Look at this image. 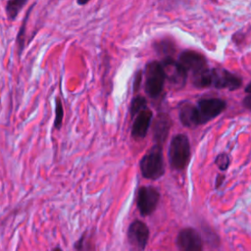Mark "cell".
Masks as SVG:
<instances>
[{
	"label": "cell",
	"instance_id": "1",
	"mask_svg": "<svg viewBox=\"0 0 251 251\" xmlns=\"http://www.w3.org/2000/svg\"><path fill=\"white\" fill-rule=\"evenodd\" d=\"M191 149L188 137L183 133L176 134L170 142L168 151L171 168L176 171L184 170L189 163Z\"/></svg>",
	"mask_w": 251,
	"mask_h": 251
},
{
	"label": "cell",
	"instance_id": "2",
	"mask_svg": "<svg viewBox=\"0 0 251 251\" xmlns=\"http://www.w3.org/2000/svg\"><path fill=\"white\" fill-rule=\"evenodd\" d=\"M140 172L143 177L151 180H156L165 174L164 157L162 145L154 144L141 158Z\"/></svg>",
	"mask_w": 251,
	"mask_h": 251
},
{
	"label": "cell",
	"instance_id": "3",
	"mask_svg": "<svg viewBox=\"0 0 251 251\" xmlns=\"http://www.w3.org/2000/svg\"><path fill=\"white\" fill-rule=\"evenodd\" d=\"M145 83L146 94L153 99L161 95L164 89L167 75L161 61H151L145 66Z\"/></svg>",
	"mask_w": 251,
	"mask_h": 251
},
{
	"label": "cell",
	"instance_id": "4",
	"mask_svg": "<svg viewBox=\"0 0 251 251\" xmlns=\"http://www.w3.org/2000/svg\"><path fill=\"white\" fill-rule=\"evenodd\" d=\"M149 235V228L144 222L139 220L131 222L126 232L130 251H144L148 243Z\"/></svg>",
	"mask_w": 251,
	"mask_h": 251
},
{
	"label": "cell",
	"instance_id": "5",
	"mask_svg": "<svg viewBox=\"0 0 251 251\" xmlns=\"http://www.w3.org/2000/svg\"><path fill=\"white\" fill-rule=\"evenodd\" d=\"M226 107V101L220 98H203L196 104L199 124L203 125L218 117Z\"/></svg>",
	"mask_w": 251,
	"mask_h": 251
},
{
	"label": "cell",
	"instance_id": "6",
	"mask_svg": "<svg viewBox=\"0 0 251 251\" xmlns=\"http://www.w3.org/2000/svg\"><path fill=\"white\" fill-rule=\"evenodd\" d=\"M160 192L153 186H141L137 191L136 205L141 216L151 215L157 208Z\"/></svg>",
	"mask_w": 251,
	"mask_h": 251
},
{
	"label": "cell",
	"instance_id": "7",
	"mask_svg": "<svg viewBox=\"0 0 251 251\" xmlns=\"http://www.w3.org/2000/svg\"><path fill=\"white\" fill-rule=\"evenodd\" d=\"M178 251H202L203 243L199 232L193 227L181 228L176 236Z\"/></svg>",
	"mask_w": 251,
	"mask_h": 251
},
{
	"label": "cell",
	"instance_id": "8",
	"mask_svg": "<svg viewBox=\"0 0 251 251\" xmlns=\"http://www.w3.org/2000/svg\"><path fill=\"white\" fill-rule=\"evenodd\" d=\"M211 86L216 88H226L228 90H235L242 84V80L234 74L220 69H211Z\"/></svg>",
	"mask_w": 251,
	"mask_h": 251
},
{
	"label": "cell",
	"instance_id": "9",
	"mask_svg": "<svg viewBox=\"0 0 251 251\" xmlns=\"http://www.w3.org/2000/svg\"><path fill=\"white\" fill-rule=\"evenodd\" d=\"M181 66L185 69V71L188 73H191V75H196L203 70L207 69V60L204 55L193 51V50H184L180 53L178 60H177Z\"/></svg>",
	"mask_w": 251,
	"mask_h": 251
},
{
	"label": "cell",
	"instance_id": "10",
	"mask_svg": "<svg viewBox=\"0 0 251 251\" xmlns=\"http://www.w3.org/2000/svg\"><path fill=\"white\" fill-rule=\"evenodd\" d=\"M153 121V112L146 108L134 117V121L131 126V136L135 140L143 139Z\"/></svg>",
	"mask_w": 251,
	"mask_h": 251
},
{
	"label": "cell",
	"instance_id": "11",
	"mask_svg": "<svg viewBox=\"0 0 251 251\" xmlns=\"http://www.w3.org/2000/svg\"><path fill=\"white\" fill-rule=\"evenodd\" d=\"M161 62L164 66L167 78L181 85L185 83L188 74L178 61L174 60L172 57H164Z\"/></svg>",
	"mask_w": 251,
	"mask_h": 251
},
{
	"label": "cell",
	"instance_id": "12",
	"mask_svg": "<svg viewBox=\"0 0 251 251\" xmlns=\"http://www.w3.org/2000/svg\"><path fill=\"white\" fill-rule=\"evenodd\" d=\"M172 126V121L168 114L159 113L153 123V139L156 144L163 145L167 140L170 129Z\"/></svg>",
	"mask_w": 251,
	"mask_h": 251
},
{
	"label": "cell",
	"instance_id": "13",
	"mask_svg": "<svg viewBox=\"0 0 251 251\" xmlns=\"http://www.w3.org/2000/svg\"><path fill=\"white\" fill-rule=\"evenodd\" d=\"M179 120L180 123L186 127H195L200 126L196 105H193L190 102L181 104L179 108Z\"/></svg>",
	"mask_w": 251,
	"mask_h": 251
},
{
	"label": "cell",
	"instance_id": "14",
	"mask_svg": "<svg viewBox=\"0 0 251 251\" xmlns=\"http://www.w3.org/2000/svg\"><path fill=\"white\" fill-rule=\"evenodd\" d=\"M35 4H33L31 7L28 8V10L26 11L25 13V16L22 22V25H21V27L18 31V34H17V37H16V44H17V49H18V55L21 56L23 51H24V48H25V29H26V25H27V20L29 18V14L30 12L32 11V8L34 7Z\"/></svg>",
	"mask_w": 251,
	"mask_h": 251
},
{
	"label": "cell",
	"instance_id": "15",
	"mask_svg": "<svg viewBox=\"0 0 251 251\" xmlns=\"http://www.w3.org/2000/svg\"><path fill=\"white\" fill-rule=\"evenodd\" d=\"M26 2L27 0H8L6 4V14L8 20H15Z\"/></svg>",
	"mask_w": 251,
	"mask_h": 251
},
{
	"label": "cell",
	"instance_id": "16",
	"mask_svg": "<svg viewBox=\"0 0 251 251\" xmlns=\"http://www.w3.org/2000/svg\"><path fill=\"white\" fill-rule=\"evenodd\" d=\"M147 108V101L145 97L141 95H136L134 98H132L130 103V115L132 118H134L138 113L143 111Z\"/></svg>",
	"mask_w": 251,
	"mask_h": 251
},
{
	"label": "cell",
	"instance_id": "17",
	"mask_svg": "<svg viewBox=\"0 0 251 251\" xmlns=\"http://www.w3.org/2000/svg\"><path fill=\"white\" fill-rule=\"evenodd\" d=\"M155 49L159 54L164 55L165 57H172L171 55L174 54V52H175L174 43L170 40H162V41L156 43Z\"/></svg>",
	"mask_w": 251,
	"mask_h": 251
},
{
	"label": "cell",
	"instance_id": "18",
	"mask_svg": "<svg viewBox=\"0 0 251 251\" xmlns=\"http://www.w3.org/2000/svg\"><path fill=\"white\" fill-rule=\"evenodd\" d=\"M63 118H64L63 104H62L60 98L57 97L55 100V120H54V127L56 129L61 128L62 123H63Z\"/></svg>",
	"mask_w": 251,
	"mask_h": 251
},
{
	"label": "cell",
	"instance_id": "19",
	"mask_svg": "<svg viewBox=\"0 0 251 251\" xmlns=\"http://www.w3.org/2000/svg\"><path fill=\"white\" fill-rule=\"evenodd\" d=\"M215 164L220 170L226 171L229 166V157L226 153H221L216 157Z\"/></svg>",
	"mask_w": 251,
	"mask_h": 251
},
{
	"label": "cell",
	"instance_id": "20",
	"mask_svg": "<svg viewBox=\"0 0 251 251\" xmlns=\"http://www.w3.org/2000/svg\"><path fill=\"white\" fill-rule=\"evenodd\" d=\"M142 77H143V72L138 70L134 75L133 78V91L137 92L138 89L141 86V81H142Z\"/></svg>",
	"mask_w": 251,
	"mask_h": 251
},
{
	"label": "cell",
	"instance_id": "21",
	"mask_svg": "<svg viewBox=\"0 0 251 251\" xmlns=\"http://www.w3.org/2000/svg\"><path fill=\"white\" fill-rule=\"evenodd\" d=\"M242 103H243V106H244L245 108L251 110V94L248 95V96H246V97H244Z\"/></svg>",
	"mask_w": 251,
	"mask_h": 251
},
{
	"label": "cell",
	"instance_id": "22",
	"mask_svg": "<svg viewBox=\"0 0 251 251\" xmlns=\"http://www.w3.org/2000/svg\"><path fill=\"white\" fill-rule=\"evenodd\" d=\"M224 179H225V176H222V175H219V176H217V180H216V187L221 186V184L223 183Z\"/></svg>",
	"mask_w": 251,
	"mask_h": 251
},
{
	"label": "cell",
	"instance_id": "23",
	"mask_svg": "<svg viewBox=\"0 0 251 251\" xmlns=\"http://www.w3.org/2000/svg\"><path fill=\"white\" fill-rule=\"evenodd\" d=\"M89 1H90V0H76V3H77L78 5H80V6H83V5L87 4Z\"/></svg>",
	"mask_w": 251,
	"mask_h": 251
},
{
	"label": "cell",
	"instance_id": "24",
	"mask_svg": "<svg viewBox=\"0 0 251 251\" xmlns=\"http://www.w3.org/2000/svg\"><path fill=\"white\" fill-rule=\"evenodd\" d=\"M245 92H247V93H249V94H251V82L245 87Z\"/></svg>",
	"mask_w": 251,
	"mask_h": 251
},
{
	"label": "cell",
	"instance_id": "25",
	"mask_svg": "<svg viewBox=\"0 0 251 251\" xmlns=\"http://www.w3.org/2000/svg\"><path fill=\"white\" fill-rule=\"evenodd\" d=\"M52 251H63V250L60 247H55L52 249Z\"/></svg>",
	"mask_w": 251,
	"mask_h": 251
}]
</instances>
